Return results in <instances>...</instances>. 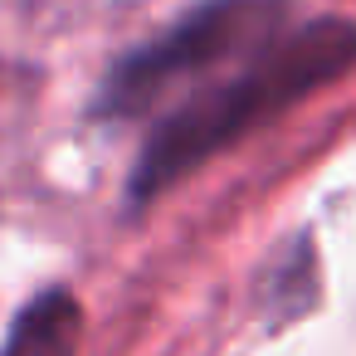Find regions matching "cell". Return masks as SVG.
I'll use <instances>...</instances> for the list:
<instances>
[{
	"instance_id": "cell-2",
	"label": "cell",
	"mask_w": 356,
	"mask_h": 356,
	"mask_svg": "<svg viewBox=\"0 0 356 356\" xmlns=\"http://www.w3.org/2000/svg\"><path fill=\"white\" fill-rule=\"evenodd\" d=\"M283 15H288V0H205L181 25L166 30V40L127 54L108 74L98 113L103 118H137L181 79L215 69L234 54L268 49Z\"/></svg>"
},
{
	"instance_id": "cell-1",
	"label": "cell",
	"mask_w": 356,
	"mask_h": 356,
	"mask_svg": "<svg viewBox=\"0 0 356 356\" xmlns=\"http://www.w3.org/2000/svg\"><path fill=\"white\" fill-rule=\"evenodd\" d=\"M356 69V25L351 20H312L249 59L244 74L186 98L176 113L156 122L132 171V205L156 200L181 176L234 147L244 132L288 113L307 93L337 83Z\"/></svg>"
},
{
	"instance_id": "cell-3",
	"label": "cell",
	"mask_w": 356,
	"mask_h": 356,
	"mask_svg": "<svg viewBox=\"0 0 356 356\" xmlns=\"http://www.w3.org/2000/svg\"><path fill=\"white\" fill-rule=\"evenodd\" d=\"M79 337H83V312L74 293L49 288L15 317V327L0 341V356H79Z\"/></svg>"
}]
</instances>
